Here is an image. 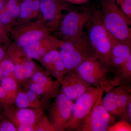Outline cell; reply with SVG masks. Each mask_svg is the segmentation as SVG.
Returning a JSON list of instances; mask_svg holds the SVG:
<instances>
[{
	"label": "cell",
	"mask_w": 131,
	"mask_h": 131,
	"mask_svg": "<svg viewBox=\"0 0 131 131\" xmlns=\"http://www.w3.org/2000/svg\"><path fill=\"white\" fill-rule=\"evenodd\" d=\"M86 27V33L95 56L110 69L112 61V44L109 34L103 24L101 12L94 10Z\"/></svg>",
	"instance_id": "6da1fadb"
},
{
	"label": "cell",
	"mask_w": 131,
	"mask_h": 131,
	"mask_svg": "<svg viewBox=\"0 0 131 131\" xmlns=\"http://www.w3.org/2000/svg\"><path fill=\"white\" fill-rule=\"evenodd\" d=\"M101 8L103 24L108 33L117 40L131 43V19L115 0H101Z\"/></svg>",
	"instance_id": "7a4b0ae2"
},
{
	"label": "cell",
	"mask_w": 131,
	"mask_h": 131,
	"mask_svg": "<svg viewBox=\"0 0 131 131\" xmlns=\"http://www.w3.org/2000/svg\"><path fill=\"white\" fill-rule=\"evenodd\" d=\"M60 58L68 72L74 71L85 60L94 56L86 34L72 39L62 40Z\"/></svg>",
	"instance_id": "3957f363"
},
{
	"label": "cell",
	"mask_w": 131,
	"mask_h": 131,
	"mask_svg": "<svg viewBox=\"0 0 131 131\" xmlns=\"http://www.w3.org/2000/svg\"><path fill=\"white\" fill-rule=\"evenodd\" d=\"M74 71L92 86L101 89L104 93L116 86L112 71L94 56L85 60Z\"/></svg>",
	"instance_id": "277c9868"
},
{
	"label": "cell",
	"mask_w": 131,
	"mask_h": 131,
	"mask_svg": "<svg viewBox=\"0 0 131 131\" xmlns=\"http://www.w3.org/2000/svg\"><path fill=\"white\" fill-rule=\"evenodd\" d=\"M93 10L90 7L81 10L73 9L64 15L59 27L63 40L72 39L83 35Z\"/></svg>",
	"instance_id": "5b68a950"
},
{
	"label": "cell",
	"mask_w": 131,
	"mask_h": 131,
	"mask_svg": "<svg viewBox=\"0 0 131 131\" xmlns=\"http://www.w3.org/2000/svg\"><path fill=\"white\" fill-rule=\"evenodd\" d=\"M101 89L92 86L74 102L72 114L65 130L79 131L82 124L90 113L101 95Z\"/></svg>",
	"instance_id": "8992f818"
},
{
	"label": "cell",
	"mask_w": 131,
	"mask_h": 131,
	"mask_svg": "<svg viewBox=\"0 0 131 131\" xmlns=\"http://www.w3.org/2000/svg\"><path fill=\"white\" fill-rule=\"evenodd\" d=\"M131 100V89L122 86L114 87L103 96V105L110 114L128 121L127 108Z\"/></svg>",
	"instance_id": "52a82bcc"
},
{
	"label": "cell",
	"mask_w": 131,
	"mask_h": 131,
	"mask_svg": "<svg viewBox=\"0 0 131 131\" xmlns=\"http://www.w3.org/2000/svg\"><path fill=\"white\" fill-rule=\"evenodd\" d=\"M2 106L5 115L15 126L18 131H34L37 122L45 114L43 108H15L12 105Z\"/></svg>",
	"instance_id": "ba28073f"
},
{
	"label": "cell",
	"mask_w": 131,
	"mask_h": 131,
	"mask_svg": "<svg viewBox=\"0 0 131 131\" xmlns=\"http://www.w3.org/2000/svg\"><path fill=\"white\" fill-rule=\"evenodd\" d=\"M103 93L101 95L84 120L79 131H107L115 122V117L108 112L103 105Z\"/></svg>",
	"instance_id": "9c48e42d"
},
{
	"label": "cell",
	"mask_w": 131,
	"mask_h": 131,
	"mask_svg": "<svg viewBox=\"0 0 131 131\" xmlns=\"http://www.w3.org/2000/svg\"><path fill=\"white\" fill-rule=\"evenodd\" d=\"M12 31L14 44L20 48L43 38L52 31L41 18L30 24L20 25Z\"/></svg>",
	"instance_id": "30bf717a"
},
{
	"label": "cell",
	"mask_w": 131,
	"mask_h": 131,
	"mask_svg": "<svg viewBox=\"0 0 131 131\" xmlns=\"http://www.w3.org/2000/svg\"><path fill=\"white\" fill-rule=\"evenodd\" d=\"M55 98L50 107L47 117L57 131H64L71 117L74 102L61 92Z\"/></svg>",
	"instance_id": "8fae6325"
},
{
	"label": "cell",
	"mask_w": 131,
	"mask_h": 131,
	"mask_svg": "<svg viewBox=\"0 0 131 131\" xmlns=\"http://www.w3.org/2000/svg\"><path fill=\"white\" fill-rule=\"evenodd\" d=\"M72 9L71 5L61 0H40L41 18L52 31L58 29L64 16L63 11L69 12Z\"/></svg>",
	"instance_id": "7c38bea8"
},
{
	"label": "cell",
	"mask_w": 131,
	"mask_h": 131,
	"mask_svg": "<svg viewBox=\"0 0 131 131\" xmlns=\"http://www.w3.org/2000/svg\"><path fill=\"white\" fill-rule=\"evenodd\" d=\"M60 86L61 93L74 101L92 87L75 71L67 73Z\"/></svg>",
	"instance_id": "4fadbf2b"
},
{
	"label": "cell",
	"mask_w": 131,
	"mask_h": 131,
	"mask_svg": "<svg viewBox=\"0 0 131 131\" xmlns=\"http://www.w3.org/2000/svg\"><path fill=\"white\" fill-rule=\"evenodd\" d=\"M62 40L49 35L21 49L27 57L39 61L48 52L59 48Z\"/></svg>",
	"instance_id": "5bb4252c"
},
{
	"label": "cell",
	"mask_w": 131,
	"mask_h": 131,
	"mask_svg": "<svg viewBox=\"0 0 131 131\" xmlns=\"http://www.w3.org/2000/svg\"><path fill=\"white\" fill-rule=\"evenodd\" d=\"M49 74L61 83L68 73L61 58L58 49L50 51L39 60Z\"/></svg>",
	"instance_id": "9a60e30c"
},
{
	"label": "cell",
	"mask_w": 131,
	"mask_h": 131,
	"mask_svg": "<svg viewBox=\"0 0 131 131\" xmlns=\"http://www.w3.org/2000/svg\"><path fill=\"white\" fill-rule=\"evenodd\" d=\"M112 44V61L110 69L113 73L118 69L131 56V43L117 40L109 34Z\"/></svg>",
	"instance_id": "2e32d148"
},
{
	"label": "cell",
	"mask_w": 131,
	"mask_h": 131,
	"mask_svg": "<svg viewBox=\"0 0 131 131\" xmlns=\"http://www.w3.org/2000/svg\"><path fill=\"white\" fill-rule=\"evenodd\" d=\"M30 80L40 84L56 96L59 93L60 83L46 71L41 69L37 71L33 75Z\"/></svg>",
	"instance_id": "e0dca14e"
},
{
	"label": "cell",
	"mask_w": 131,
	"mask_h": 131,
	"mask_svg": "<svg viewBox=\"0 0 131 131\" xmlns=\"http://www.w3.org/2000/svg\"><path fill=\"white\" fill-rule=\"evenodd\" d=\"M1 80V85L6 91L12 103L14 104L15 100L19 89V83L11 78H4Z\"/></svg>",
	"instance_id": "ac0fdd59"
},
{
	"label": "cell",
	"mask_w": 131,
	"mask_h": 131,
	"mask_svg": "<svg viewBox=\"0 0 131 131\" xmlns=\"http://www.w3.org/2000/svg\"><path fill=\"white\" fill-rule=\"evenodd\" d=\"M0 73L3 78H11L18 82L15 74L14 63L12 59L6 56L0 61Z\"/></svg>",
	"instance_id": "d6986e66"
},
{
	"label": "cell",
	"mask_w": 131,
	"mask_h": 131,
	"mask_svg": "<svg viewBox=\"0 0 131 131\" xmlns=\"http://www.w3.org/2000/svg\"><path fill=\"white\" fill-rule=\"evenodd\" d=\"M33 0H23L20 3L19 24L32 19Z\"/></svg>",
	"instance_id": "ffe728a7"
},
{
	"label": "cell",
	"mask_w": 131,
	"mask_h": 131,
	"mask_svg": "<svg viewBox=\"0 0 131 131\" xmlns=\"http://www.w3.org/2000/svg\"><path fill=\"white\" fill-rule=\"evenodd\" d=\"M28 89L36 94L42 96L45 99L49 100L56 97L51 92L46 89L37 83L30 80L28 84Z\"/></svg>",
	"instance_id": "44dd1931"
},
{
	"label": "cell",
	"mask_w": 131,
	"mask_h": 131,
	"mask_svg": "<svg viewBox=\"0 0 131 131\" xmlns=\"http://www.w3.org/2000/svg\"><path fill=\"white\" fill-rule=\"evenodd\" d=\"M24 75L25 83L30 80L31 77L37 71L41 69L36 65V64L28 58L26 57L23 62Z\"/></svg>",
	"instance_id": "7402d4cb"
},
{
	"label": "cell",
	"mask_w": 131,
	"mask_h": 131,
	"mask_svg": "<svg viewBox=\"0 0 131 131\" xmlns=\"http://www.w3.org/2000/svg\"><path fill=\"white\" fill-rule=\"evenodd\" d=\"M14 103L18 108H33L32 105L27 96L25 90L21 89H19L15 100Z\"/></svg>",
	"instance_id": "603a6c76"
},
{
	"label": "cell",
	"mask_w": 131,
	"mask_h": 131,
	"mask_svg": "<svg viewBox=\"0 0 131 131\" xmlns=\"http://www.w3.org/2000/svg\"><path fill=\"white\" fill-rule=\"evenodd\" d=\"M3 9L11 15L14 19L19 18L20 14V3L18 0H7Z\"/></svg>",
	"instance_id": "cb8c5ba5"
},
{
	"label": "cell",
	"mask_w": 131,
	"mask_h": 131,
	"mask_svg": "<svg viewBox=\"0 0 131 131\" xmlns=\"http://www.w3.org/2000/svg\"><path fill=\"white\" fill-rule=\"evenodd\" d=\"M34 131H55L57 130L50 122L48 117L44 114L37 122L34 127Z\"/></svg>",
	"instance_id": "d4e9b609"
},
{
	"label": "cell",
	"mask_w": 131,
	"mask_h": 131,
	"mask_svg": "<svg viewBox=\"0 0 131 131\" xmlns=\"http://www.w3.org/2000/svg\"><path fill=\"white\" fill-rule=\"evenodd\" d=\"M131 124L126 120L121 119L115 122L107 131H131Z\"/></svg>",
	"instance_id": "484cf974"
},
{
	"label": "cell",
	"mask_w": 131,
	"mask_h": 131,
	"mask_svg": "<svg viewBox=\"0 0 131 131\" xmlns=\"http://www.w3.org/2000/svg\"><path fill=\"white\" fill-rule=\"evenodd\" d=\"M25 91L28 99L32 105L33 108L36 109L42 108L40 96L36 94L28 89Z\"/></svg>",
	"instance_id": "4316f807"
},
{
	"label": "cell",
	"mask_w": 131,
	"mask_h": 131,
	"mask_svg": "<svg viewBox=\"0 0 131 131\" xmlns=\"http://www.w3.org/2000/svg\"><path fill=\"white\" fill-rule=\"evenodd\" d=\"M0 21L9 31L11 30V26L14 23L15 20L8 12L3 8L0 11Z\"/></svg>",
	"instance_id": "83f0119b"
},
{
	"label": "cell",
	"mask_w": 131,
	"mask_h": 131,
	"mask_svg": "<svg viewBox=\"0 0 131 131\" xmlns=\"http://www.w3.org/2000/svg\"><path fill=\"white\" fill-rule=\"evenodd\" d=\"M122 12L131 19V0H115Z\"/></svg>",
	"instance_id": "f1b7e54d"
},
{
	"label": "cell",
	"mask_w": 131,
	"mask_h": 131,
	"mask_svg": "<svg viewBox=\"0 0 131 131\" xmlns=\"http://www.w3.org/2000/svg\"><path fill=\"white\" fill-rule=\"evenodd\" d=\"M0 122V131H17L14 124L9 119H2Z\"/></svg>",
	"instance_id": "f546056e"
},
{
	"label": "cell",
	"mask_w": 131,
	"mask_h": 131,
	"mask_svg": "<svg viewBox=\"0 0 131 131\" xmlns=\"http://www.w3.org/2000/svg\"><path fill=\"white\" fill-rule=\"evenodd\" d=\"M0 105L2 106L12 105L13 104L9 100L6 91L0 84Z\"/></svg>",
	"instance_id": "4dcf8cb0"
},
{
	"label": "cell",
	"mask_w": 131,
	"mask_h": 131,
	"mask_svg": "<svg viewBox=\"0 0 131 131\" xmlns=\"http://www.w3.org/2000/svg\"><path fill=\"white\" fill-rule=\"evenodd\" d=\"M40 0H33L32 19L36 18L40 13Z\"/></svg>",
	"instance_id": "1f68e13d"
},
{
	"label": "cell",
	"mask_w": 131,
	"mask_h": 131,
	"mask_svg": "<svg viewBox=\"0 0 131 131\" xmlns=\"http://www.w3.org/2000/svg\"><path fill=\"white\" fill-rule=\"evenodd\" d=\"M64 2L75 5H84L88 2L89 0H61Z\"/></svg>",
	"instance_id": "d6a6232c"
},
{
	"label": "cell",
	"mask_w": 131,
	"mask_h": 131,
	"mask_svg": "<svg viewBox=\"0 0 131 131\" xmlns=\"http://www.w3.org/2000/svg\"><path fill=\"white\" fill-rule=\"evenodd\" d=\"M9 30L0 21V32L7 36V32Z\"/></svg>",
	"instance_id": "836d02e7"
},
{
	"label": "cell",
	"mask_w": 131,
	"mask_h": 131,
	"mask_svg": "<svg viewBox=\"0 0 131 131\" xmlns=\"http://www.w3.org/2000/svg\"><path fill=\"white\" fill-rule=\"evenodd\" d=\"M127 114L128 120L130 123L131 122V100L129 101L127 108Z\"/></svg>",
	"instance_id": "e575fe53"
},
{
	"label": "cell",
	"mask_w": 131,
	"mask_h": 131,
	"mask_svg": "<svg viewBox=\"0 0 131 131\" xmlns=\"http://www.w3.org/2000/svg\"><path fill=\"white\" fill-rule=\"evenodd\" d=\"M8 40V36L4 35L2 33L0 32V43L6 42Z\"/></svg>",
	"instance_id": "d590c367"
},
{
	"label": "cell",
	"mask_w": 131,
	"mask_h": 131,
	"mask_svg": "<svg viewBox=\"0 0 131 131\" xmlns=\"http://www.w3.org/2000/svg\"><path fill=\"white\" fill-rule=\"evenodd\" d=\"M1 47V46H0ZM5 56V51L2 48H0V61L4 58Z\"/></svg>",
	"instance_id": "8d00e7d4"
},
{
	"label": "cell",
	"mask_w": 131,
	"mask_h": 131,
	"mask_svg": "<svg viewBox=\"0 0 131 131\" xmlns=\"http://www.w3.org/2000/svg\"><path fill=\"white\" fill-rule=\"evenodd\" d=\"M5 0H0V11L2 10L6 3Z\"/></svg>",
	"instance_id": "74e56055"
}]
</instances>
